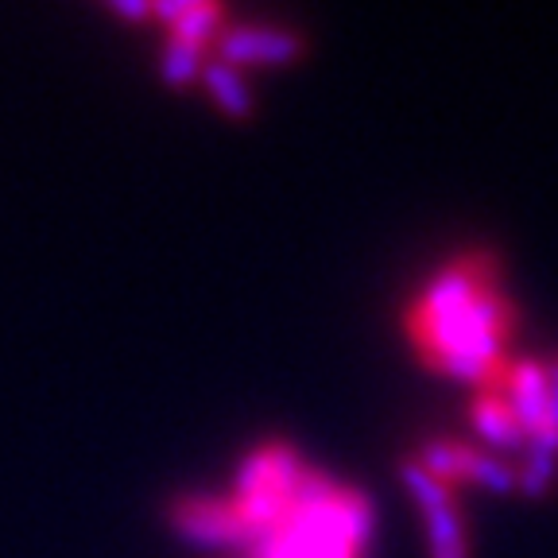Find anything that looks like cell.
I'll use <instances>...</instances> for the list:
<instances>
[{
  "instance_id": "cell-11",
  "label": "cell",
  "mask_w": 558,
  "mask_h": 558,
  "mask_svg": "<svg viewBox=\"0 0 558 558\" xmlns=\"http://www.w3.org/2000/svg\"><path fill=\"white\" fill-rule=\"evenodd\" d=\"M198 82L221 117H229V121H253L256 117V94H253V86H248V74L236 70L233 62L209 54Z\"/></svg>"
},
{
  "instance_id": "cell-9",
  "label": "cell",
  "mask_w": 558,
  "mask_h": 558,
  "mask_svg": "<svg viewBox=\"0 0 558 558\" xmlns=\"http://www.w3.org/2000/svg\"><path fill=\"white\" fill-rule=\"evenodd\" d=\"M156 24L167 27V35L186 39V44L214 47L226 32L229 12L214 0H156Z\"/></svg>"
},
{
  "instance_id": "cell-6",
  "label": "cell",
  "mask_w": 558,
  "mask_h": 558,
  "mask_svg": "<svg viewBox=\"0 0 558 558\" xmlns=\"http://www.w3.org/2000/svg\"><path fill=\"white\" fill-rule=\"evenodd\" d=\"M171 532L179 539L194 543V547L221 550V547H244L253 543L248 527H244L241 512L233 508L229 497H179L167 512Z\"/></svg>"
},
{
  "instance_id": "cell-12",
  "label": "cell",
  "mask_w": 558,
  "mask_h": 558,
  "mask_svg": "<svg viewBox=\"0 0 558 558\" xmlns=\"http://www.w3.org/2000/svg\"><path fill=\"white\" fill-rule=\"evenodd\" d=\"M209 51L198 44H186V39H174L167 35L163 47H159V82L167 89H186L202 78V66H206Z\"/></svg>"
},
{
  "instance_id": "cell-4",
  "label": "cell",
  "mask_w": 558,
  "mask_h": 558,
  "mask_svg": "<svg viewBox=\"0 0 558 558\" xmlns=\"http://www.w3.org/2000/svg\"><path fill=\"white\" fill-rule=\"evenodd\" d=\"M400 481L411 493L423 520V539H427L430 558H470V532H465V515L458 505V493L450 485H442L438 477H430L415 458L400 465Z\"/></svg>"
},
{
  "instance_id": "cell-2",
  "label": "cell",
  "mask_w": 558,
  "mask_h": 558,
  "mask_svg": "<svg viewBox=\"0 0 558 558\" xmlns=\"http://www.w3.org/2000/svg\"><path fill=\"white\" fill-rule=\"evenodd\" d=\"M373 500L338 485L323 470H306L295 500L276 527L248 543L253 558H365L373 543Z\"/></svg>"
},
{
  "instance_id": "cell-8",
  "label": "cell",
  "mask_w": 558,
  "mask_h": 558,
  "mask_svg": "<svg viewBox=\"0 0 558 558\" xmlns=\"http://www.w3.org/2000/svg\"><path fill=\"white\" fill-rule=\"evenodd\" d=\"M485 388H488V384H485ZM493 388L505 396V403L512 408L515 423H520L523 435H527V442H532V438L543 430V423H547L550 365H547V361H535V357L508 361V365L500 368L497 380H493Z\"/></svg>"
},
{
  "instance_id": "cell-3",
  "label": "cell",
  "mask_w": 558,
  "mask_h": 558,
  "mask_svg": "<svg viewBox=\"0 0 558 558\" xmlns=\"http://www.w3.org/2000/svg\"><path fill=\"white\" fill-rule=\"evenodd\" d=\"M306 470H311V465L283 442H264L244 458L241 470H236L229 500H233V508L241 512L244 527H248L253 539L283 520V512H288L291 500H295L299 485H303Z\"/></svg>"
},
{
  "instance_id": "cell-7",
  "label": "cell",
  "mask_w": 558,
  "mask_h": 558,
  "mask_svg": "<svg viewBox=\"0 0 558 558\" xmlns=\"http://www.w3.org/2000/svg\"><path fill=\"white\" fill-rule=\"evenodd\" d=\"M214 54L233 62L236 70L295 66L306 54V39L295 27H283V24H226V32L214 44Z\"/></svg>"
},
{
  "instance_id": "cell-1",
  "label": "cell",
  "mask_w": 558,
  "mask_h": 558,
  "mask_svg": "<svg viewBox=\"0 0 558 558\" xmlns=\"http://www.w3.org/2000/svg\"><path fill=\"white\" fill-rule=\"evenodd\" d=\"M415 357L438 376L485 388L508 365L515 306L500 288V260L470 248L427 276L403 311Z\"/></svg>"
},
{
  "instance_id": "cell-5",
  "label": "cell",
  "mask_w": 558,
  "mask_h": 558,
  "mask_svg": "<svg viewBox=\"0 0 558 558\" xmlns=\"http://www.w3.org/2000/svg\"><path fill=\"white\" fill-rule=\"evenodd\" d=\"M430 477H438L442 485H450L453 493L462 485L473 488H493V493H515V470L512 462H505L500 453L470 446L462 438H430L411 453Z\"/></svg>"
},
{
  "instance_id": "cell-10",
  "label": "cell",
  "mask_w": 558,
  "mask_h": 558,
  "mask_svg": "<svg viewBox=\"0 0 558 558\" xmlns=\"http://www.w3.org/2000/svg\"><path fill=\"white\" fill-rule=\"evenodd\" d=\"M470 430L481 438L485 446L497 450H523L527 446V435L515 423L512 408L505 403V396L488 384V388H473V403H470Z\"/></svg>"
},
{
  "instance_id": "cell-13",
  "label": "cell",
  "mask_w": 558,
  "mask_h": 558,
  "mask_svg": "<svg viewBox=\"0 0 558 558\" xmlns=\"http://www.w3.org/2000/svg\"><path fill=\"white\" fill-rule=\"evenodd\" d=\"M105 12L121 20H156V0H109Z\"/></svg>"
}]
</instances>
